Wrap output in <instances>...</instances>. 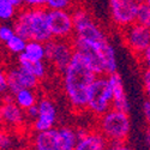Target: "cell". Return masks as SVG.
Returning a JSON list of instances; mask_svg holds the SVG:
<instances>
[{"instance_id":"10","label":"cell","mask_w":150,"mask_h":150,"mask_svg":"<svg viewBox=\"0 0 150 150\" xmlns=\"http://www.w3.org/2000/svg\"><path fill=\"white\" fill-rule=\"evenodd\" d=\"M59 119V112L55 102L49 97H41L37 102V115L30 122L34 132H41L54 129Z\"/></svg>"},{"instance_id":"24","label":"cell","mask_w":150,"mask_h":150,"mask_svg":"<svg viewBox=\"0 0 150 150\" xmlns=\"http://www.w3.org/2000/svg\"><path fill=\"white\" fill-rule=\"evenodd\" d=\"M74 0H46L47 10H70L73 7Z\"/></svg>"},{"instance_id":"18","label":"cell","mask_w":150,"mask_h":150,"mask_svg":"<svg viewBox=\"0 0 150 150\" xmlns=\"http://www.w3.org/2000/svg\"><path fill=\"white\" fill-rule=\"evenodd\" d=\"M12 98L24 112L36 106L40 100L39 96H37L36 89H29V88H23L16 91L15 94H12Z\"/></svg>"},{"instance_id":"3","label":"cell","mask_w":150,"mask_h":150,"mask_svg":"<svg viewBox=\"0 0 150 150\" xmlns=\"http://www.w3.org/2000/svg\"><path fill=\"white\" fill-rule=\"evenodd\" d=\"M15 33L27 41H40L47 43L53 39L48 22L46 7H23L13 21Z\"/></svg>"},{"instance_id":"5","label":"cell","mask_w":150,"mask_h":150,"mask_svg":"<svg viewBox=\"0 0 150 150\" xmlns=\"http://www.w3.org/2000/svg\"><path fill=\"white\" fill-rule=\"evenodd\" d=\"M72 18L74 23L73 37H79V39L93 42L108 41V36L103 28L94 19V17L85 8H74L72 11Z\"/></svg>"},{"instance_id":"37","label":"cell","mask_w":150,"mask_h":150,"mask_svg":"<svg viewBox=\"0 0 150 150\" xmlns=\"http://www.w3.org/2000/svg\"><path fill=\"white\" fill-rule=\"evenodd\" d=\"M138 3H145V0H137Z\"/></svg>"},{"instance_id":"33","label":"cell","mask_w":150,"mask_h":150,"mask_svg":"<svg viewBox=\"0 0 150 150\" xmlns=\"http://www.w3.org/2000/svg\"><path fill=\"white\" fill-rule=\"evenodd\" d=\"M146 141H148V144L150 146V126H149V129L146 131Z\"/></svg>"},{"instance_id":"16","label":"cell","mask_w":150,"mask_h":150,"mask_svg":"<svg viewBox=\"0 0 150 150\" xmlns=\"http://www.w3.org/2000/svg\"><path fill=\"white\" fill-rule=\"evenodd\" d=\"M109 85L112 89V108L122 110V112H127L130 110V102L124 88V82L121 76L118 72L107 74Z\"/></svg>"},{"instance_id":"14","label":"cell","mask_w":150,"mask_h":150,"mask_svg":"<svg viewBox=\"0 0 150 150\" xmlns=\"http://www.w3.org/2000/svg\"><path fill=\"white\" fill-rule=\"evenodd\" d=\"M29 150H65L61 142L59 127L34 132L30 137Z\"/></svg>"},{"instance_id":"23","label":"cell","mask_w":150,"mask_h":150,"mask_svg":"<svg viewBox=\"0 0 150 150\" xmlns=\"http://www.w3.org/2000/svg\"><path fill=\"white\" fill-rule=\"evenodd\" d=\"M136 22L146 28H150V6H148L146 3H139Z\"/></svg>"},{"instance_id":"13","label":"cell","mask_w":150,"mask_h":150,"mask_svg":"<svg viewBox=\"0 0 150 150\" xmlns=\"http://www.w3.org/2000/svg\"><path fill=\"white\" fill-rule=\"evenodd\" d=\"M7 84L8 91L12 95L23 88L36 89L40 84V79L25 67L18 65L7 72Z\"/></svg>"},{"instance_id":"28","label":"cell","mask_w":150,"mask_h":150,"mask_svg":"<svg viewBox=\"0 0 150 150\" xmlns=\"http://www.w3.org/2000/svg\"><path fill=\"white\" fill-rule=\"evenodd\" d=\"M8 91L7 84V73L0 69V94H5Z\"/></svg>"},{"instance_id":"22","label":"cell","mask_w":150,"mask_h":150,"mask_svg":"<svg viewBox=\"0 0 150 150\" xmlns=\"http://www.w3.org/2000/svg\"><path fill=\"white\" fill-rule=\"evenodd\" d=\"M27 42H28V41H27L25 39H23L22 36L15 34V35L12 36L11 39L5 43V47H6V49H7L10 53L19 55V54H22V53L24 52V49H25V47H27Z\"/></svg>"},{"instance_id":"34","label":"cell","mask_w":150,"mask_h":150,"mask_svg":"<svg viewBox=\"0 0 150 150\" xmlns=\"http://www.w3.org/2000/svg\"><path fill=\"white\" fill-rule=\"evenodd\" d=\"M3 125V118H1V106H0V127Z\"/></svg>"},{"instance_id":"9","label":"cell","mask_w":150,"mask_h":150,"mask_svg":"<svg viewBox=\"0 0 150 150\" xmlns=\"http://www.w3.org/2000/svg\"><path fill=\"white\" fill-rule=\"evenodd\" d=\"M112 23L119 29L136 23L139 3L137 0H108Z\"/></svg>"},{"instance_id":"30","label":"cell","mask_w":150,"mask_h":150,"mask_svg":"<svg viewBox=\"0 0 150 150\" xmlns=\"http://www.w3.org/2000/svg\"><path fill=\"white\" fill-rule=\"evenodd\" d=\"M138 59H139V62L142 64L143 67L150 69V46L146 48V51H145Z\"/></svg>"},{"instance_id":"1","label":"cell","mask_w":150,"mask_h":150,"mask_svg":"<svg viewBox=\"0 0 150 150\" xmlns=\"http://www.w3.org/2000/svg\"><path fill=\"white\" fill-rule=\"evenodd\" d=\"M96 77L97 74L84 59L74 53L69 66L62 72V91L74 112L81 113L86 110L90 86Z\"/></svg>"},{"instance_id":"26","label":"cell","mask_w":150,"mask_h":150,"mask_svg":"<svg viewBox=\"0 0 150 150\" xmlns=\"http://www.w3.org/2000/svg\"><path fill=\"white\" fill-rule=\"evenodd\" d=\"M142 81H143V88H144L145 98L150 100V69L143 67V71H142Z\"/></svg>"},{"instance_id":"27","label":"cell","mask_w":150,"mask_h":150,"mask_svg":"<svg viewBox=\"0 0 150 150\" xmlns=\"http://www.w3.org/2000/svg\"><path fill=\"white\" fill-rule=\"evenodd\" d=\"M23 7H46V0H21Z\"/></svg>"},{"instance_id":"31","label":"cell","mask_w":150,"mask_h":150,"mask_svg":"<svg viewBox=\"0 0 150 150\" xmlns=\"http://www.w3.org/2000/svg\"><path fill=\"white\" fill-rule=\"evenodd\" d=\"M107 150H133L127 143H120V144H109Z\"/></svg>"},{"instance_id":"7","label":"cell","mask_w":150,"mask_h":150,"mask_svg":"<svg viewBox=\"0 0 150 150\" xmlns=\"http://www.w3.org/2000/svg\"><path fill=\"white\" fill-rule=\"evenodd\" d=\"M74 55L72 40L52 39L46 43V60L58 72H64Z\"/></svg>"},{"instance_id":"32","label":"cell","mask_w":150,"mask_h":150,"mask_svg":"<svg viewBox=\"0 0 150 150\" xmlns=\"http://www.w3.org/2000/svg\"><path fill=\"white\" fill-rule=\"evenodd\" d=\"M0 1H10V3L13 4V5H16L17 7H21V6H22L21 0H0Z\"/></svg>"},{"instance_id":"19","label":"cell","mask_w":150,"mask_h":150,"mask_svg":"<svg viewBox=\"0 0 150 150\" xmlns=\"http://www.w3.org/2000/svg\"><path fill=\"white\" fill-rule=\"evenodd\" d=\"M15 131L6 127H0V150H16L18 149Z\"/></svg>"},{"instance_id":"29","label":"cell","mask_w":150,"mask_h":150,"mask_svg":"<svg viewBox=\"0 0 150 150\" xmlns=\"http://www.w3.org/2000/svg\"><path fill=\"white\" fill-rule=\"evenodd\" d=\"M142 113H143V118L145 122L150 126V100L148 98L144 100V102L142 105Z\"/></svg>"},{"instance_id":"2","label":"cell","mask_w":150,"mask_h":150,"mask_svg":"<svg viewBox=\"0 0 150 150\" xmlns=\"http://www.w3.org/2000/svg\"><path fill=\"white\" fill-rule=\"evenodd\" d=\"M72 43L74 53L81 55L97 76L117 72V53L109 40L106 42H93L72 37Z\"/></svg>"},{"instance_id":"4","label":"cell","mask_w":150,"mask_h":150,"mask_svg":"<svg viewBox=\"0 0 150 150\" xmlns=\"http://www.w3.org/2000/svg\"><path fill=\"white\" fill-rule=\"evenodd\" d=\"M96 129L105 136L109 144L127 143L131 134V119L127 112L110 108L97 118Z\"/></svg>"},{"instance_id":"36","label":"cell","mask_w":150,"mask_h":150,"mask_svg":"<svg viewBox=\"0 0 150 150\" xmlns=\"http://www.w3.org/2000/svg\"><path fill=\"white\" fill-rule=\"evenodd\" d=\"M145 3L148 4V6H150V0H145Z\"/></svg>"},{"instance_id":"11","label":"cell","mask_w":150,"mask_h":150,"mask_svg":"<svg viewBox=\"0 0 150 150\" xmlns=\"http://www.w3.org/2000/svg\"><path fill=\"white\" fill-rule=\"evenodd\" d=\"M48 22L53 39L70 40L73 37L74 23L69 10H48Z\"/></svg>"},{"instance_id":"17","label":"cell","mask_w":150,"mask_h":150,"mask_svg":"<svg viewBox=\"0 0 150 150\" xmlns=\"http://www.w3.org/2000/svg\"><path fill=\"white\" fill-rule=\"evenodd\" d=\"M46 60V43L40 41H28L24 52L18 55L21 61H43Z\"/></svg>"},{"instance_id":"21","label":"cell","mask_w":150,"mask_h":150,"mask_svg":"<svg viewBox=\"0 0 150 150\" xmlns=\"http://www.w3.org/2000/svg\"><path fill=\"white\" fill-rule=\"evenodd\" d=\"M18 8L10 1H0V23H8L15 21Z\"/></svg>"},{"instance_id":"35","label":"cell","mask_w":150,"mask_h":150,"mask_svg":"<svg viewBox=\"0 0 150 150\" xmlns=\"http://www.w3.org/2000/svg\"><path fill=\"white\" fill-rule=\"evenodd\" d=\"M16 150H29V149H24V148H18V149H16Z\"/></svg>"},{"instance_id":"25","label":"cell","mask_w":150,"mask_h":150,"mask_svg":"<svg viewBox=\"0 0 150 150\" xmlns=\"http://www.w3.org/2000/svg\"><path fill=\"white\" fill-rule=\"evenodd\" d=\"M15 34L16 33L12 25L7 23H0V42L1 43L5 45Z\"/></svg>"},{"instance_id":"12","label":"cell","mask_w":150,"mask_h":150,"mask_svg":"<svg viewBox=\"0 0 150 150\" xmlns=\"http://www.w3.org/2000/svg\"><path fill=\"white\" fill-rule=\"evenodd\" d=\"M1 106V118L3 125L6 129L12 131H19L24 127V125L28 121L25 112H24L12 98L11 96H6L4 101L0 103Z\"/></svg>"},{"instance_id":"20","label":"cell","mask_w":150,"mask_h":150,"mask_svg":"<svg viewBox=\"0 0 150 150\" xmlns=\"http://www.w3.org/2000/svg\"><path fill=\"white\" fill-rule=\"evenodd\" d=\"M18 65L29 70L40 81H42L47 76V64L45 60L43 61H21L18 62Z\"/></svg>"},{"instance_id":"6","label":"cell","mask_w":150,"mask_h":150,"mask_svg":"<svg viewBox=\"0 0 150 150\" xmlns=\"http://www.w3.org/2000/svg\"><path fill=\"white\" fill-rule=\"evenodd\" d=\"M112 89L107 74L97 76L90 86L86 112L96 118L101 117L112 108Z\"/></svg>"},{"instance_id":"8","label":"cell","mask_w":150,"mask_h":150,"mask_svg":"<svg viewBox=\"0 0 150 150\" xmlns=\"http://www.w3.org/2000/svg\"><path fill=\"white\" fill-rule=\"evenodd\" d=\"M121 39L130 52L139 58L150 46V28L136 22L121 30Z\"/></svg>"},{"instance_id":"15","label":"cell","mask_w":150,"mask_h":150,"mask_svg":"<svg viewBox=\"0 0 150 150\" xmlns=\"http://www.w3.org/2000/svg\"><path fill=\"white\" fill-rule=\"evenodd\" d=\"M77 132L78 141L74 146V150H107L109 143L96 127H77Z\"/></svg>"}]
</instances>
